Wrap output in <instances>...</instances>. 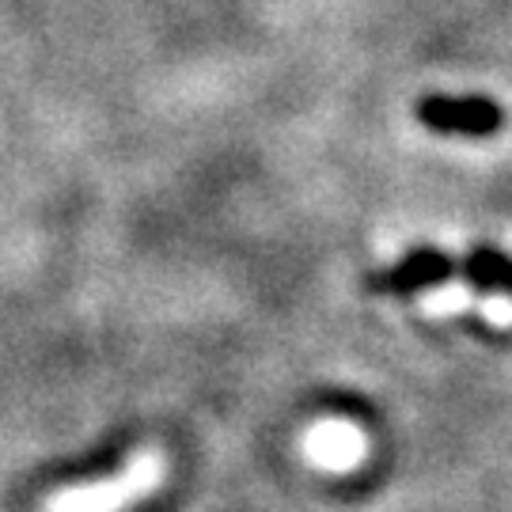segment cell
<instances>
[{
  "mask_svg": "<svg viewBox=\"0 0 512 512\" xmlns=\"http://www.w3.org/2000/svg\"><path fill=\"white\" fill-rule=\"evenodd\" d=\"M167 459L160 448H137L126 467L110 478H95L84 486H65L42 501L38 512H129L164 486Z\"/></svg>",
  "mask_w": 512,
  "mask_h": 512,
  "instance_id": "obj_1",
  "label": "cell"
},
{
  "mask_svg": "<svg viewBox=\"0 0 512 512\" xmlns=\"http://www.w3.org/2000/svg\"><path fill=\"white\" fill-rule=\"evenodd\" d=\"M304 456L311 467L330 475L357 471L368 456V437L353 421H315L304 437Z\"/></svg>",
  "mask_w": 512,
  "mask_h": 512,
  "instance_id": "obj_2",
  "label": "cell"
},
{
  "mask_svg": "<svg viewBox=\"0 0 512 512\" xmlns=\"http://www.w3.org/2000/svg\"><path fill=\"white\" fill-rule=\"evenodd\" d=\"M421 122L444 133H494L501 126V114L486 99H425L418 107Z\"/></svg>",
  "mask_w": 512,
  "mask_h": 512,
  "instance_id": "obj_3",
  "label": "cell"
},
{
  "mask_svg": "<svg viewBox=\"0 0 512 512\" xmlns=\"http://www.w3.org/2000/svg\"><path fill=\"white\" fill-rule=\"evenodd\" d=\"M448 270H452V262H448V258L421 251V255H414L410 262H406L399 274L387 277L384 285H387V289H406V285H414V281H425V277H444Z\"/></svg>",
  "mask_w": 512,
  "mask_h": 512,
  "instance_id": "obj_4",
  "label": "cell"
},
{
  "mask_svg": "<svg viewBox=\"0 0 512 512\" xmlns=\"http://www.w3.org/2000/svg\"><path fill=\"white\" fill-rule=\"evenodd\" d=\"M471 270H475L478 281H486V285H512V262H505V258L494 255V251H475Z\"/></svg>",
  "mask_w": 512,
  "mask_h": 512,
  "instance_id": "obj_5",
  "label": "cell"
},
{
  "mask_svg": "<svg viewBox=\"0 0 512 512\" xmlns=\"http://www.w3.org/2000/svg\"><path fill=\"white\" fill-rule=\"evenodd\" d=\"M421 308L429 315H448V311L471 308V293L467 289H437V293L421 296Z\"/></svg>",
  "mask_w": 512,
  "mask_h": 512,
  "instance_id": "obj_6",
  "label": "cell"
},
{
  "mask_svg": "<svg viewBox=\"0 0 512 512\" xmlns=\"http://www.w3.org/2000/svg\"><path fill=\"white\" fill-rule=\"evenodd\" d=\"M482 311H486V319H490V323H497V327L512 323V304L505 300V296H494V300H486V304H482Z\"/></svg>",
  "mask_w": 512,
  "mask_h": 512,
  "instance_id": "obj_7",
  "label": "cell"
}]
</instances>
